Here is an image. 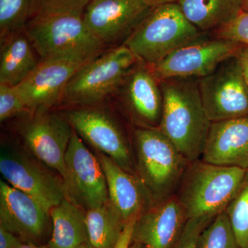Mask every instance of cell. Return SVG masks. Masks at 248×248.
Masks as SVG:
<instances>
[{
  "instance_id": "6da1fadb",
  "label": "cell",
  "mask_w": 248,
  "mask_h": 248,
  "mask_svg": "<svg viewBox=\"0 0 248 248\" xmlns=\"http://www.w3.org/2000/svg\"><path fill=\"white\" fill-rule=\"evenodd\" d=\"M194 78L160 81L163 111L158 129L190 161L201 159L212 122Z\"/></svg>"
},
{
  "instance_id": "7a4b0ae2",
  "label": "cell",
  "mask_w": 248,
  "mask_h": 248,
  "mask_svg": "<svg viewBox=\"0 0 248 248\" xmlns=\"http://www.w3.org/2000/svg\"><path fill=\"white\" fill-rule=\"evenodd\" d=\"M248 170L201 159L191 162L175 194L188 219L214 218L225 212Z\"/></svg>"
},
{
  "instance_id": "3957f363",
  "label": "cell",
  "mask_w": 248,
  "mask_h": 248,
  "mask_svg": "<svg viewBox=\"0 0 248 248\" xmlns=\"http://www.w3.org/2000/svg\"><path fill=\"white\" fill-rule=\"evenodd\" d=\"M133 147L136 175L155 204L175 195L190 161L158 128L135 129Z\"/></svg>"
},
{
  "instance_id": "277c9868",
  "label": "cell",
  "mask_w": 248,
  "mask_h": 248,
  "mask_svg": "<svg viewBox=\"0 0 248 248\" xmlns=\"http://www.w3.org/2000/svg\"><path fill=\"white\" fill-rule=\"evenodd\" d=\"M24 33L40 62L90 60L103 53L106 46L89 30L84 14L34 16L27 23Z\"/></svg>"
},
{
  "instance_id": "5b68a950",
  "label": "cell",
  "mask_w": 248,
  "mask_h": 248,
  "mask_svg": "<svg viewBox=\"0 0 248 248\" xmlns=\"http://www.w3.org/2000/svg\"><path fill=\"white\" fill-rule=\"evenodd\" d=\"M200 35V29L186 17L179 4L170 3L151 8L124 45L139 62L152 66Z\"/></svg>"
},
{
  "instance_id": "8992f818",
  "label": "cell",
  "mask_w": 248,
  "mask_h": 248,
  "mask_svg": "<svg viewBox=\"0 0 248 248\" xmlns=\"http://www.w3.org/2000/svg\"><path fill=\"white\" fill-rule=\"evenodd\" d=\"M138 62L124 45L103 52L80 68L68 81L60 104L73 108L97 105L118 91Z\"/></svg>"
},
{
  "instance_id": "52a82bcc",
  "label": "cell",
  "mask_w": 248,
  "mask_h": 248,
  "mask_svg": "<svg viewBox=\"0 0 248 248\" xmlns=\"http://www.w3.org/2000/svg\"><path fill=\"white\" fill-rule=\"evenodd\" d=\"M30 113L31 117L19 125L23 141L36 159L60 174L68 194L69 179L65 159L73 129L65 116L48 110Z\"/></svg>"
},
{
  "instance_id": "ba28073f",
  "label": "cell",
  "mask_w": 248,
  "mask_h": 248,
  "mask_svg": "<svg viewBox=\"0 0 248 248\" xmlns=\"http://www.w3.org/2000/svg\"><path fill=\"white\" fill-rule=\"evenodd\" d=\"M244 46L220 37L213 40L200 37L149 67L159 82L170 78H202L211 74L223 62L239 56Z\"/></svg>"
},
{
  "instance_id": "9c48e42d",
  "label": "cell",
  "mask_w": 248,
  "mask_h": 248,
  "mask_svg": "<svg viewBox=\"0 0 248 248\" xmlns=\"http://www.w3.org/2000/svg\"><path fill=\"white\" fill-rule=\"evenodd\" d=\"M42 164L22 150L1 148L0 172L4 180L30 196L50 213L63 199L69 197L63 181Z\"/></svg>"
},
{
  "instance_id": "30bf717a",
  "label": "cell",
  "mask_w": 248,
  "mask_h": 248,
  "mask_svg": "<svg viewBox=\"0 0 248 248\" xmlns=\"http://www.w3.org/2000/svg\"><path fill=\"white\" fill-rule=\"evenodd\" d=\"M204 109L211 122L248 115V86L238 57L222 63L199 81Z\"/></svg>"
},
{
  "instance_id": "8fae6325",
  "label": "cell",
  "mask_w": 248,
  "mask_h": 248,
  "mask_svg": "<svg viewBox=\"0 0 248 248\" xmlns=\"http://www.w3.org/2000/svg\"><path fill=\"white\" fill-rule=\"evenodd\" d=\"M64 116L83 141L98 153L107 155L127 172L136 174L134 155L128 142L110 114L96 105L73 108Z\"/></svg>"
},
{
  "instance_id": "7c38bea8",
  "label": "cell",
  "mask_w": 248,
  "mask_h": 248,
  "mask_svg": "<svg viewBox=\"0 0 248 248\" xmlns=\"http://www.w3.org/2000/svg\"><path fill=\"white\" fill-rule=\"evenodd\" d=\"M65 159L69 179V199L76 203L79 202L87 210L102 206L109 202L107 179L102 165L74 130Z\"/></svg>"
},
{
  "instance_id": "4fadbf2b",
  "label": "cell",
  "mask_w": 248,
  "mask_h": 248,
  "mask_svg": "<svg viewBox=\"0 0 248 248\" xmlns=\"http://www.w3.org/2000/svg\"><path fill=\"white\" fill-rule=\"evenodd\" d=\"M50 215L38 202L0 181V227L27 244L42 245L50 230Z\"/></svg>"
},
{
  "instance_id": "5bb4252c",
  "label": "cell",
  "mask_w": 248,
  "mask_h": 248,
  "mask_svg": "<svg viewBox=\"0 0 248 248\" xmlns=\"http://www.w3.org/2000/svg\"><path fill=\"white\" fill-rule=\"evenodd\" d=\"M151 9L143 0H91L84 18L93 35L107 46L125 40Z\"/></svg>"
},
{
  "instance_id": "9a60e30c",
  "label": "cell",
  "mask_w": 248,
  "mask_h": 248,
  "mask_svg": "<svg viewBox=\"0 0 248 248\" xmlns=\"http://www.w3.org/2000/svg\"><path fill=\"white\" fill-rule=\"evenodd\" d=\"M93 59H59L40 62L35 71L22 84L16 86L29 112L48 110L60 104L68 81Z\"/></svg>"
},
{
  "instance_id": "2e32d148",
  "label": "cell",
  "mask_w": 248,
  "mask_h": 248,
  "mask_svg": "<svg viewBox=\"0 0 248 248\" xmlns=\"http://www.w3.org/2000/svg\"><path fill=\"white\" fill-rule=\"evenodd\" d=\"M188 221L184 207L174 195L155 204L137 218L133 242L145 248H171Z\"/></svg>"
},
{
  "instance_id": "e0dca14e",
  "label": "cell",
  "mask_w": 248,
  "mask_h": 248,
  "mask_svg": "<svg viewBox=\"0 0 248 248\" xmlns=\"http://www.w3.org/2000/svg\"><path fill=\"white\" fill-rule=\"evenodd\" d=\"M123 102L140 128H158L163 111V94L158 80L146 64L138 62L121 85Z\"/></svg>"
},
{
  "instance_id": "ac0fdd59",
  "label": "cell",
  "mask_w": 248,
  "mask_h": 248,
  "mask_svg": "<svg viewBox=\"0 0 248 248\" xmlns=\"http://www.w3.org/2000/svg\"><path fill=\"white\" fill-rule=\"evenodd\" d=\"M97 156L107 179L109 202L125 224L155 205L136 174L122 169L107 155L98 153Z\"/></svg>"
},
{
  "instance_id": "d6986e66",
  "label": "cell",
  "mask_w": 248,
  "mask_h": 248,
  "mask_svg": "<svg viewBox=\"0 0 248 248\" xmlns=\"http://www.w3.org/2000/svg\"><path fill=\"white\" fill-rule=\"evenodd\" d=\"M201 160L248 170V115L212 122Z\"/></svg>"
},
{
  "instance_id": "ffe728a7",
  "label": "cell",
  "mask_w": 248,
  "mask_h": 248,
  "mask_svg": "<svg viewBox=\"0 0 248 248\" xmlns=\"http://www.w3.org/2000/svg\"><path fill=\"white\" fill-rule=\"evenodd\" d=\"M52 234L49 248H76L89 242L86 212L66 197L50 210Z\"/></svg>"
},
{
  "instance_id": "44dd1931",
  "label": "cell",
  "mask_w": 248,
  "mask_h": 248,
  "mask_svg": "<svg viewBox=\"0 0 248 248\" xmlns=\"http://www.w3.org/2000/svg\"><path fill=\"white\" fill-rule=\"evenodd\" d=\"M33 49L24 31L1 44L0 84L17 86L35 71L40 62Z\"/></svg>"
},
{
  "instance_id": "7402d4cb",
  "label": "cell",
  "mask_w": 248,
  "mask_h": 248,
  "mask_svg": "<svg viewBox=\"0 0 248 248\" xmlns=\"http://www.w3.org/2000/svg\"><path fill=\"white\" fill-rule=\"evenodd\" d=\"M183 14L201 30L218 29L242 10V0H180Z\"/></svg>"
},
{
  "instance_id": "603a6c76",
  "label": "cell",
  "mask_w": 248,
  "mask_h": 248,
  "mask_svg": "<svg viewBox=\"0 0 248 248\" xmlns=\"http://www.w3.org/2000/svg\"><path fill=\"white\" fill-rule=\"evenodd\" d=\"M89 243L94 248H115L125 223L110 202L86 210Z\"/></svg>"
},
{
  "instance_id": "cb8c5ba5",
  "label": "cell",
  "mask_w": 248,
  "mask_h": 248,
  "mask_svg": "<svg viewBox=\"0 0 248 248\" xmlns=\"http://www.w3.org/2000/svg\"><path fill=\"white\" fill-rule=\"evenodd\" d=\"M32 4V0H0L1 44L24 32Z\"/></svg>"
},
{
  "instance_id": "d4e9b609",
  "label": "cell",
  "mask_w": 248,
  "mask_h": 248,
  "mask_svg": "<svg viewBox=\"0 0 248 248\" xmlns=\"http://www.w3.org/2000/svg\"><path fill=\"white\" fill-rule=\"evenodd\" d=\"M225 213L240 248H248V170Z\"/></svg>"
},
{
  "instance_id": "484cf974",
  "label": "cell",
  "mask_w": 248,
  "mask_h": 248,
  "mask_svg": "<svg viewBox=\"0 0 248 248\" xmlns=\"http://www.w3.org/2000/svg\"><path fill=\"white\" fill-rule=\"evenodd\" d=\"M197 248H240L225 212L215 217L201 233Z\"/></svg>"
},
{
  "instance_id": "4316f807",
  "label": "cell",
  "mask_w": 248,
  "mask_h": 248,
  "mask_svg": "<svg viewBox=\"0 0 248 248\" xmlns=\"http://www.w3.org/2000/svg\"><path fill=\"white\" fill-rule=\"evenodd\" d=\"M91 0H32L31 16L83 15Z\"/></svg>"
},
{
  "instance_id": "83f0119b",
  "label": "cell",
  "mask_w": 248,
  "mask_h": 248,
  "mask_svg": "<svg viewBox=\"0 0 248 248\" xmlns=\"http://www.w3.org/2000/svg\"><path fill=\"white\" fill-rule=\"evenodd\" d=\"M27 112L29 110L17 88L0 84V121L4 122Z\"/></svg>"
},
{
  "instance_id": "f1b7e54d",
  "label": "cell",
  "mask_w": 248,
  "mask_h": 248,
  "mask_svg": "<svg viewBox=\"0 0 248 248\" xmlns=\"http://www.w3.org/2000/svg\"><path fill=\"white\" fill-rule=\"evenodd\" d=\"M217 35L240 45L248 46V11L241 10L233 19L217 29Z\"/></svg>"
},
{
  "instance_id": "f546056e",
  "label": "cell",
  "mask_w": 248,
  "mask_h": 248,
  "mask_svg": "<svg viewBox=\"0 0 248 248\" xmlns=\"http://www.w3.org/2000/svg\"><path fill=\"white\" fill-rule=\"evenodd\" d=\"M213 218H190L177 242L171 248H197L199 237Z\"/></svg>"
},
{
  "instance_id": "4dcf8cb0",
  "label": "cell",
  "mask_w": 248,
  "mask_h": 248,
  "mask_svg": "<svg viewBox=\"0 0 248 248\" xmlns=\"http://www.w3.org/2000/svg\"><path fill=\"white\" fill-rule=\"evenodd\" d=\"M23 243L16 235L0 227V248H17Z\"/></svg>"
},
{
  "instance_id": "1f68e13d",
  "label": "cell",
  "mask_w": 248,
  "mask_h": 248,
  "mask_svg": "<svg viewBox=\"0 0 248 248\" xmlns=\"http://www.w3.org/2000/svg\"><path fill=\"white\" fill-rule=\"evenodd\" d=\"M137 218L138 217L133 218L125 224L122 234L115 248H129L130 247L132 243V238H133L134 226H135Z\"/></svg>"
},
{
  "instance_id": "d6a6232c",
  "label": "cell",
  "mask_w": 248,
  "mask_h": 248,
  "mask_svg": "<svg viewBox=\"0 0 248 248\" xmlns=\"http://www.w3.org/2000/svg\"><path fill=\"white\" fill-rule=\"evenodd\" d=\"M238 58L239 59L245 79L248 86V46H244Z\"/></svg>"
},
{
  "instance_id": "836d02e7",
  "label": "cell",
  "mask_w": 248,
  "mask_h": 248,
  "mask_svg": "<svg viewBox=\"0 0 248 248\" xmlns=\"http://www.w3.org/2000/svg\"><path fill=\"white\" fill-rule=\"evenodd\" d=\"M179 1L180 0H143V1L151 8L161 4L178 3Z\"/></svg>"
},
{
  "instance_id": "e575fe53",
  "label": "cell",
  "mask_w": 248,
  "mask_h": 248,
  "mask_svg": "<svg viewBox=\"0 0 248 248\" xmlns=\"http://www.w3.org/2000/svg\"><path fill=\"white\" fill-rule=\"evenodd\" d=\"M17 248H49V247L47 245H37L23 243V244Z\"/></svg>"
},
{
  "instance_id": "d590c367",
  "label": "cell",
  "mask_w": 248,
  "mask_h": 248,
  "mask_svg": "<svg viewBox=\"0 0 248 248\" xmlns=\"http://www.w3.org/2000/svg\"><path fill=\"white\" fill-rule=\"evenodd\" d=\"M129 248H145L142 246L141 244H138V243L133 242L132 241L131 244H130V247Z\"/></svg>"
},
{
  "instance_id": "8d00e7d4",
  "label": "cell",
  "mask_w": 248,
  "mask_h": 248,
  "mask_svg": "<svg viewBox=\"0 0 248 248\" xmlns=\"http://www.w3.org/2000/svg\"><path fill=\"white\" fill-rule=\"evenodd\" d=\"M242 10L248 11V0H242Z\"/></svg>"
},
{
  "instance_id": "74e56055",
  "label": "cell",
  "mask_w": 248,
  "mask_h": 248,
  "mask_svg": "<svg viewBox=\"0 0 248 248\" xmlns=\"http://www.w3.org/2000/svg\"><path fill=\"white\" fill-rule=\"evenodd\" d=\"M94 248L91 246V244H89V242L85 243V244L81 245V246H78V248Z\"/></svg>"
}]
</instances>
